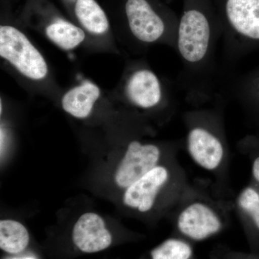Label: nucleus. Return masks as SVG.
I'll list each match as a JSON object with an SVG mask.
<instances>
[{
  "mask_svg": "<svg viewBox=\"0 0 259 259\" xmlns=\"http://www.w3.org/2000/svg\"><path fill=\"white\" fill-rule=\"evenodd\" d=\"M152 259H190L193 254L192 247L179 238H169L151 251Z\"/></svg>",
  "mask_w": 259,
  "mask_h": 259,
  "instance_id": "nucleus-16",
  "label": "nucleus"
},
{
  "mask_svg": "<svg viewBox=\"0 0 259 259\" xmlns=\"http://www.w3.org/2000/svg\"><path fill=\"white\" fill-rule=\"evenodd\" d=\"M238 97L245 102L259 105V71L252 77L244 80L238 88Z\"/></svg>",
  "mask_w": 259,
  "mask_h": 259,
  "instance_id": "nucleus-17",
  "label": "nucleus"
},
{
  "mask_svg": "<svg viewBox=\"0 0 259 259\" xmlns=\"http://www.w3.org/2000/svg\"><path fill=\"white\" fill-rule=\"evenodd\" d=\"M166 1L167 2V3H171L172 1H174V0H166Z\"/></svg>",
  "mask_w": 259,
  "mask_h": 259,
  "instance_id": "nucleus-19",
  "label": "nucleus"
},
{
  "mask_svg": "<svg viewBox=\"0 0 259 259\" xmlns=\"http://www.w3.org/2000/svg\"><path fill=\"white\" fill-rule=\"evenodd\" d=\"M125 13L136 40L145 44L164 41L176 49L180 18L171 9L151 0H127Z\"/></svg>",
  "mask_w": 259,
  "mask_h": 259,
  "instance_id": "nucleus-6",
  "label": "nucleus"
},
{
  "mask_svg": "<svg viewBox=\"0 0 259 259\" xmlns=\"http://www.w3.org/2000/svg\"><path fill=\"white\" fill-rule=\"evenodd\" d=\"M222 27L212 0H183L176 51L183 65L182 80L192 95H206L214 70Z\"/></svg>",
  "mask_w": 259,
  "mask_h": 259,
  "instance_id": "nucleus-1",
  "label": "nucleus"
},
{
  "mask_svg": "<svg viewBox=\"0 0 259 259\" xmlns=\"http://www.w3.org/2000/svg\"><path fill=\"white\" fill-rule=\"evenodd\" d=\"M236 207L241 216L251 221L259 231V192L254 187H247L236 199Z\"/></svg>",
  "mask_w": 259,
  "mask_h": 259,
  "instance_id": "nucleus-15",
  "label": "nucleus"
},
{
  "mask_svg": "<svg viewBox=\"0 0 259 259\" xmlns=\"http://www.w3.org/2000/svg\"><path fill=\"white\" fill-rule=\"evenodd\" d=\"M0 56L29 79L40 80L47 76L44 56L25 34L14 27H0Z\"/></svg>",
  "mask_w": 259,
  "mask_h": 259,
  "instance_id": "nucleus-8",
  "label": "nucleus"
},
{
  "mask_svg": "<svg viewBox=\"0 0 259 259\" xmlns=\"http://www.w3.org/2000/svg\"><path fill=\"white\" fill-rule=\"evenodd\" d=\"M190 187L176 156L162 162L127 187L122 202L133 210L147 214L161 199L176 207Z\"/></svg>",
  "mask_w": 259,
  "mask_h": 259,
  "instance_id": "nucleus-2",
  "label": "nucleus"
},
{
  "mask_svg": "<svg viewBox=\"0 0 259 259\" xmlns=\"http://www.w3.org/2000/svg\"><path fill=\"white\" fill-rule=\"evenodd\" d=\"M179 144L163 149L159 145L131 141L126 148L115 175L116 185L126 190L162 162L176 157Z\"/></svg>",
  "mask_w": 259,
  "mask_h": 259,
  "instance_id": "nucleus-7",
  "label": "nucleus"
},
{
  "mask_svg": "<svg viewBox=\"0 0 259 259\" xmlns=\"http://www.w3.org/2000/svg\"><path fill=\"white\" fill-rule=\"evenodd\" d=\"M100 96V90L95 83L85 81L65 94L61 105L65 112L76 118H86L90 115L95 102Z\"/></svg>",
  "mask_w": 259,
  "mask_h": 259,
  "instance_id": "nucleus-11",
  "label": "nucleus"
},
{
  "mask_svg": "<svg viewBox=\"0 0 259 259\" xmlns=\"http://www.w3.org/2000/svg\"><path fill=\"white\" fill-rule=\"evenodd\" d=\"M72 238L76 246L85 253L101 251L112 243V236L105 228V221L94 212L85 213L76 221Z\"/></svg>",
  "mask_w": 259,
  "mask_h": 259,
  "instance_id": "nucleus-10",
  "label": "nucleus"
},
{
  "mask_svg": "<svg viewBox=\"0 0 259 259\" xmlns=\"http://www.w3.org/2000/svg\"><path fill=\"white\" fill-rule=\"evenodd\" d=\"M186 148L192 161L210 173H221L226 167L228 146L222 116L216 110H194L184 116Z\"/></svg>",
  "mask_w": 259,
  "mask_h": 259,
  "instance_id": "nucleus-3",
  "label": "nucleus"
},
{
  "mask_svg": "<svg viewBox=\"0 0 259 259\" xmlns=\"http://www.w3.org/2000/svg\"><path fill=\"white\" fill-rule=\"evenodd\" d=\"M30 236L22 223L13 220L0 222V248L9 253H19L28 246Z\"/></svg>",
  "mask_w": 259,
  "mask_h": 259,
  "instance_id": "nucleus-13",
  "label": "nucleus"
},
{
  "mask_svg": "<svg viewBox=\"0 0 259 259\" xmlns=\"http://www.w3.org/2000/svg\"><path fill=\"white\" fill-rule=\"evenodd\" d=\"M47 35L51 41L65 50L77 47L85 39L84 32L81 28L64 20L50 24Z\"/></svg>",
  "mask_w": 259,
  "mask_h": 259,
  "instance_id": "nucleus-14",
  "label": "nucleus"
},
{
  "mask_svg": "<svg viewBox=\"0 0 259 259\" xmlns=\"http://www.w3.org/2000/svg\"><path fill=\"white\" fill-rule=\"evenodd\" d=\"M23 259H34V258H23Z\"/></svg>",
  "mask_w": 259,
  "mask_h": 259,
  "instance_id": "nucleus-20",
  "label": "nucleus"
},
{
  "mask_svg": "<svg viewBox=\"0 0 259 259\" xmlns=\"http://www.w3.org/2000/svg\"><path fill=\"white\" fill-rule=\"evenodd\" d=\"M75 14L83 28L91 33L102 35L108 30L107 15L95 0H76Z\"/></svg>",
  "mask_w": 259,
  "mask_h": 259,
  "instance_id": "nucleus-12",
  "label": "nucleus"
},
{
  "mask_svg": "<svg viewBox=\"0 0 259 259\" xmlns=\"http://www.w3.org/2000/svg\"><path fill=\"white\" fill-rule=\"evenodd\" d=\"M228 55L259 47V0H212Z\"/></svg>",
  "mask_w": 259,
  "mask_h": 259,
  "instance_id": "nucleus-4",
  "label": "nucleus"
},
{
  "mask_svg": "<svg viewBox=\"0 0 259 259\" xmlns=\"http://www.w3.org/2000/svg\"><path fill=\"white\" fill-rule=\"evenodd\" d=\"M222 203L199 194L190 187L176 209V227L181 234L194 241H203L222 231L228 221Z\"/></svg>",
  "mask_w": 259,
  "mask_h": 259,
  "instance_id": "nucleus-5",
  "label": "nucleus"
},
{
  "mask_svg": "<svg viewBox=\"0 0 259 259\" xmlns=\"http://www.w3.org/2000/svg\"><path fill=\"white\" fill-rule=\"evenodd\" d=\"M252 173H253V178L259 184V156L255 158L254 161H253Z\"/></svg>",
  "mask_w": 259,
  "mask_h": 259,
  "instance_id": "nucleus-18",
  "label": "nucleus"
},
{
  "mask_svg": "<svg viewBox=\"0 0 259 259\" xmlns=\"http://www.w3.org/2000/svg\"><path fill=\"white\" fill-rule=\"evenodd\" d=\"M125 92L130 103L141 110L158 108L167 100L161 80L147 68H140L130 75Z\"/></svg>",
  "mask_w": 259,
  "mask_h": 259,
  "instance_id": "nucleus-9",
  "label": "nucleus"
}]
</instances>
